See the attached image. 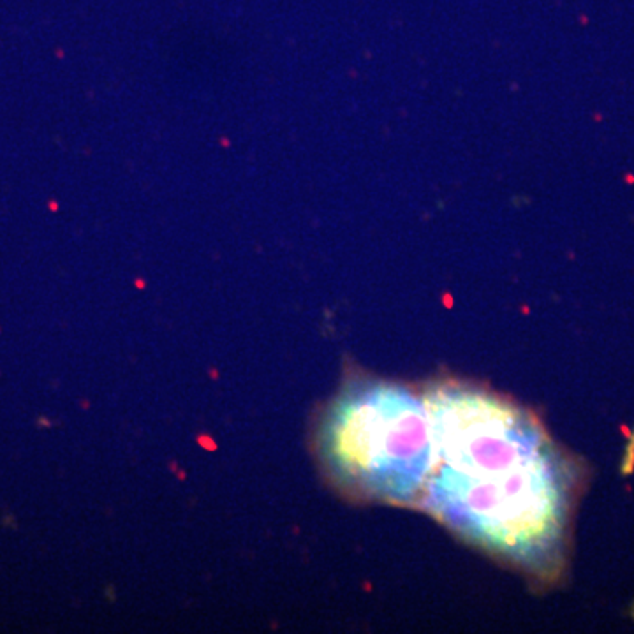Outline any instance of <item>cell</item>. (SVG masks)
Returning a JSON list of instances; mask_svg holds the SVG:
<instances>
[{
  "mask_svg": "<svg viewBox=\"0 0 634 634\" xmlns=\"http://www.w3.org/2000/svg\"><path fill=\"white\" fill-rule=\"evenodd\" d=\"M423 389L433 465L418 507L539 583H559L586 484L582 460L507 396L456 379Z\"/></svg>",
  "mask_w": 634,
  "mask_h": 634,
  "instance_id": "cell-1",
  "label": "cell"
},
{
  "mask_svg": "<svg viewBox=\"0 0 634 634\" xmlns=\"http://www.w3.org/2000/svg\"><path fill=\"white\" fill-rule=\"evenodd\" d=\"M328 483L351 500L420 506L433 465L425 389L351 372L314 427Z\"/></svg>",
  "mask_w": 634,
  "mask_h": 634,
  "instance_id": "cell-2",
  "label": "cell"
}]
</instances>
